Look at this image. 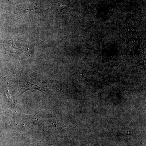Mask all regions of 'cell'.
I'll return each instance as SVG.
<instances>
[{"instance_id":"cell-1","label":"cell","mask_w":146,"mask_h":146,"mask_svg":"<svg viewBox=\"0 0 146 146\" xmlns=\"http://www.w3.org/2000/svg\"><path fill=\"white\" fill-rule=\"evenodd\" d=\"M37 5L33 3H26L18 5L15 7L14 12L21 17H24L32 11L41 9Z\"/></svg>"},{"instance_id":"cell-2","label":"cell","mask_w":146,"mask_h":146,"mask_svg":"<svg viewBox=\"0 0 146 146\" xmlns=\"http://www.w3.org/2000/svg\"><path fill=\"white\" fill-rule=\"evenodd\" d=\"M10 48L9 49L10 52V54L13 55V56L21 58L27 55V50L26 48L21 46L19 45L13 44H10Z\"/></svg>"}]
</instances>
